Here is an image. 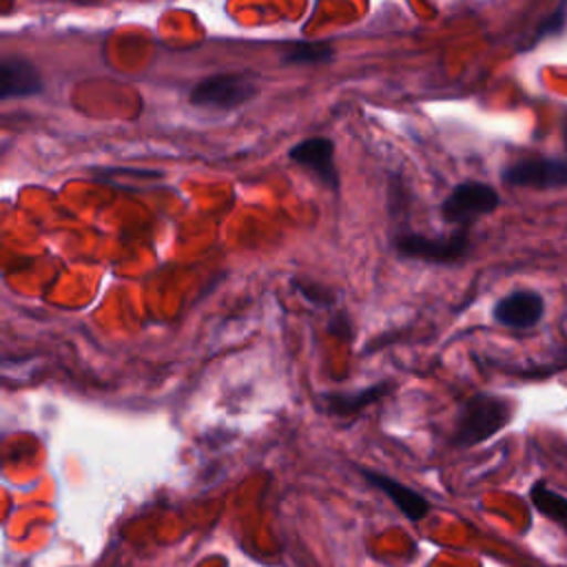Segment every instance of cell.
<instances>
[{
	"mask_svg": "<svg viewBox=\"0 0 567 567\" xmlns=\"http://www.w3.org/2000/svg\"><path fill=\"white\" fill-rule=\"evenodd\" d=\"M514 416V401L498 396V394H487L478 392L470 396L456 416L454 432H452V443L456 447H472L496 432H501Z\"/></svg>",
	"mask_w": 567,
	"mask_h": 567,
	"instance_id": "obj_1",
	"label": "cell"
},
{
	"mask_svg": "<svg viewBox=\"0 0 567 567\" xmlns=\"http://www.w3.org/2000/svg\"><path fill=\"white\" fill-rule=\"evenodd\" d=\"M392 246L396 255L405 259H421L430 264H456L463 261L472 250L465 228H456L445 237H427L405 230L392 239Z\"/></svg>",
	"mask_w": 567,
	"mask_h": 567,
	"instance_id": "obj_2",
	"label": "cell"
},
{
	"mask_svg": "<svg viewBox=\"0 0 567 567\" xmlns=\"http://www.w3.org/2000/svg\"><path fill=\"white\" fill-rule=\"evenodd\" d=\"M257 95V84L248 73H217L199 80L190 89V104L199 109L230 111Z\"/></svg>",
	"mask_w": 567,
	"mask_h": 567,
	"instance_id": "obj_3",
	"label": "cell"
},
{
	"mask_svg": "<svg viewBox=\"0 0 567 567\" xmlns=\"http://www.w3.org/2000/svg\"><path fill=\"white\" fill-rule=\"evenodd\" d=\"M501 197L498 193L483 182H463L450 190V195L441 204V217L443 221L465 228L498 208Z\"/></svg>",
	"mask_w": 567,
	"mask_h": 567,
	"instance_id": "obj_4",
	"label": "cell"
},
{
	"mask_svg": "<svg viewBox=\"0 0 567 567\" xmlns=\"http://www.w3.org/2000/svg\"><path fill=\"white\" fill-rule=\"evenodd\" d=\"M501 177L505 184L520 188H563L567 186V162L556 157H523L507 164Z\"/></svg>",
	"mask_w": 567,
	"mask_h": 567,
	"instance_id": "obj_5",
	"label": "cell"
},
{
	"mask_svg": "<svg viewBox=\"0 0 567 567\" xmlns=\"http://www.w3.org/2000/svg\"><path fill=\"white\" fill-rule=\"evenodd\" d=\"M288 157L310 171L323 186L330 190H339V171L334 166V144L326 135H312L301 142H297Z\"/></svg>",
	"mask_w": 567,
	"mask_h": 567,
	"instance_id": "obj_6",
	"label": "cell"
},
{
	"mask_svg": "<svg viewBox=\"0 0 567 567\" xmlns=\"http://www.w3.org/2000/svg\"><path fill=\"white\" fill-rule=\"evenodd\" d=\"M492 317L505 328H534L545 317V299L536 290H514L496 301Z\"/></svg>",
	"mask_w": 567,
	"mask_h": 567,
	"instance_id": "obj_7",
	"label": "cell"
},
{
	"mask_svg": "<svg viewBox=\"0 0 567 567\" xmlns=\"http://www.w3.org/2000/svg\"><path fill=\"white\" fill-rule=\"evenodd\" d=\"M44 82L35 64L22 55H4L0 62V97H29L42 93Z\"/></svg>",
	"mask_w": 567,
	"mask_h": 567,
	"instance_id": "obj_8",
	"label": "cell"
},
{
	"mask_svg": "<svg viewBox=\"0 0 567 567\" xmlns=\"http://www.w3.org/2000/svg\"><path fill=\"white\" fill-rule=\"evenodd\" d=\"M363 476L368 478L370 485H374L377 489H381L396 507L403 516H408L410 520H421L427 516L430 512V503L419 494L414 492L412 487L385 476V474H379V472H370V470H363Z\"/></svg>",
	"mask_w": 567,
	"mask_h": 567,
	"instance_id": "obj_9",
	"label": "cell"
},
{
	"mask_svg": "<svg viewBox=\"0 0 567 567\" xmlns=\"http://www.w3.org/2000/svg\"><path fill=\"white\" fill-rule=\"evenodd\" d=\"M392 388L394 385L390 381H381V383L368 385V388L350 392V394H337V392L323 394L321 403H323V410H328L332 414H354V412H361L363 408H368L370 403H377L385 394H390Z\"/></svg>",
	"mask_w": 567,
	"mask_h": 567,
	"instance_id": "obj_10",
	"label": "cell"
},
{
	"mask_svg": "<svg viewBox=\"0 0 567 567\" xmlns=\"http://www.w3.org/2000/svg\"><path fill=\"white\" fill-rule=\"evenodd\" d=\"M334 58V47L330 42H295L284 51L281 64L286 66H315L328 64Z\"/></svg>",
	"mask_w": 567,
	"mask_h": 567,
	"instance_id": "obj_11",
	"label": "cell"
},
{
	"mask_svg": "<svg viewBox=\"0 0 567 567\" xmlns=\"http://www.w3.org/2000/svg\"><path fill=\"white\" fill-rule=\"evenodd\" d=\"M529 498L543 516H547L549 520H554L567 529V498L565 496L549 489L545 481H536L529 489Z\"/></svg>",
	"mask_w": 567,
	"mask_h": 567,
	"instance_id": "obj_12",
	"label": "cell"
},
{
	"mask_svg": "<svg viewBox=\"0 0 567 567\" xmlns=\"http://www.w3.org/2000/svg\"><path fill=\"white\" fill-rule=\"evenodd\" d=\"M565 24H567V2H563L549 18H545V20L538 24V29L534 31V38H532V42H529L527 47L538 44V42L545 40L547 35H558V33L565 29Z\"/></svg>",
	"mask_w": 567,
	"mask_h": 567,
	"instance_id": "obj_13",
	"label": "cell"
},
{
	"mask_svg": "<svg viewBox=\"0 0 567 567\" xmlns=\"http://www.w3.org/2000/svg\"><path fill=\"white\" fill-rule=\"evenodd\" d=\"M303 299L312 301V303H321V306H330L334 301V295L328 286L323 284H317V281H308V279H295L292 284Z\"/></svg>",
	"mask_w": 567,
	"mask_h": 567,
	"instance_id": "obj_14",
	"label": "cell"
},
{
	"mask_svg": "<svg viewBox=\"0 0 567 567\" xmlns=\"http://www.w3.org/2000/svg\"><path fill=\"white\" fill-rule=\"evenodd\" d=\"M563 142H565V151H567V111L563 115Z\"/></svg>",
	"mask_w": 567,
	"mask_h": 567,
	"instance_id": "obj_15",
	"label": "cell"
}]
</instances>
